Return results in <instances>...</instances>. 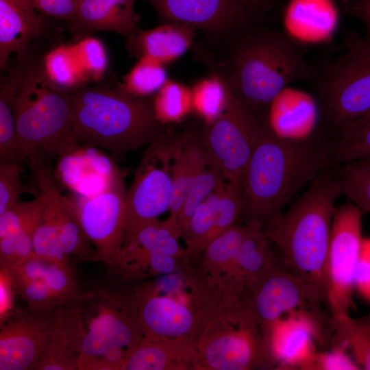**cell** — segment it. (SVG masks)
Segmentation results:
<instances>
[{"label":"cell","mask_w":370,"mask_h":370,"mask_svg":"<svg viewBox=\"0 0 370 370\" xmlns=\"http://www.w3.org/2000/svg\"><path fill=\"white\" fill-rule=\"evenodd\" d=\"M191 104V90L184 85L168 80L158 91L153 102L157 118L161 121L180 119Z\"/></svg>","instance_id":"obj_41"},{"label":"cell","mask_w":370,"mask_h":370,"mask_svg":"<svg viewBox=\"0 0 370 370\" xmlns=\"http://www.w3.org/2000/svg\"><path fill=\"white\" fill-rule=\"evenodd\" d=\"M226 182L221 184L195 209L189 219L183 238L186 243V253L190 260L198 258L207 245L216 238L217 204Z\"/></svg>","instance_id":"obj_30"},{"label":"cell","mask_w":370,"mask_h":370,"mask_svg":"<svg viewBox=\"0 0 370 370\" xmlns=\"http://www.w3.org/2000/svg\"><path fill=\"white\" fill-rule=\"evenodd\" d=\"M219 75L225 85V105L221 114L210 123L204 148L227 181H243L262 125Z\"/></svg>","instance_id":"obj_12"},{"label":"cell","mask_w":370,"mask_h":370,"mask_svg":"<svg viewBox=\"0 0 370 370\" xmlns=\"http://www.w3.org/2000/svg\"><path fill=\"white\" fill-rule=\"evenodd\" d=\"M339 52L314 64L310 79L323 121L334 132L370 111V42L348 30Z\"/></svg>","instance_id":"obj_9"},{"label":"cell","mask_w":370,"mask_h":370,"mask_svg":"<svg viewBox=\"0 0 370 370\" xmlns=\"http://www.w3.org/2000/svg\"><path fill=\"white\" fill-rule=\"evenodd\" d=\"M248 224L236 225L211 241L199 256V267L221 285L236 262Z\"/></svg>","instance_id":"obj_27"},{"label":"cell","mask_w":370,"mask_h":370,"mask_svg":"<svg viewBox=\"0 0 370 370\" xmlns=\"http://www.w3.org/2000/svg\"><path fill=\"white\" fill-rule=\"evenodd\" d=\"M73 47L86 82L101 79L107 68V56L102 43L97 38L86 37Z\"/></svg>","instance_id":"obj_43"},{"label":"cell","mask_w":370,"mask_h":370,"mask_svg":"<svg viewBox=\"0 0 370 370\" xmlns=\"http://www.w3.org/2000/svg\"><path fill=\"white\" fill-rule=\"evenodd\" d=\"M196 350V370L273 369L248 299L224 288Z\"/></svg>","instance_id":"obj_8"},{"label":"cell","mask_w":370,"mask_h":370,"mask_svg":"<svg viewBox=\"0 0 370 370\" xmlns=\"http://www.w3.org/2000/svg\"><path fill=\"white\" fill-rule=\"evenodd\" d=\"M248 302L263 332L279 319L304 317L315 323L329 346L332 314L327 295L291 273L280 260L253 291Z\"/></svg>","instance_id":"obj_11"},{"label":"cell","mask_w":370,"mask_h":370,"mask_svg":"<svg viewBox=\"0 0 370 370\" xmlns=\"http://www.w3.org/2000/svg\"><path fill=\"white\" fill-rule=\"evenodd\" d=\"M347 349L333 346L324 351H316L305 370H359Z\"/></svg>","instance_id":"obj_45"},{"label":"cell","mask_w":370,"mask_h":370,"mask_svg":"<svg viewBox=\"0 0 370 370\" xmlns=\"http://www.w3.org/2000/svg\"><path fill=\"white\" fill-rule=\"evenodd\" d=\"M40 193L45 196L34 240V256L49 262H99L96 249L82 230L69 197L61 194L48 162L28 158Z\"/></svg>","instance_id":"obj_10"},{"label":"cell","mask_w":370,"mask_h":370,"mask_svg":"<svg viewBox=\"0 0 370 370\" xmlns=\"http://www.w3.org/2000/svg\"><path fill=\"white\" fill-rule=\"evenodd\" d=\"M43 280L60 304L75 296L82 289L69 263L46 261Z\"/></svg>","instance_id":"obj_42"},{"label":"cell","mask_w":370,"mask_h":370,"mask_svg":"<svg viewBox=\"0 0 370 370\" xmlns=\"http://www.w3.org/2000/svg\"><path fill=\"white\" fill-rule=\"evenodd\" d=\"M339 21L334 0H288L282 12V32L300 47L328 43Z\"/></svg>","instance_id":"obj_20"},{"label":"cell","mask_w":370,"mask_h":370,"mask_svg":"<svg viewBox=\"0 0 370 370\" xmlns=\"http://www.w3.org/2000/svg\"><path fill=\"white\" fill-rule=\"evenodd\" d=\"M195 29L190 25L169 23L127 37L125 47L138 58H149L161 64L171 62L191 46Z\"/></svg>","instance_id":"obj_26"},{"label":"cell","mask_w":370,"mask_h":370,"mask_svg":"<svg viewBox=\"0 0 370 370\" xmlns=\"http://www.w3.org/2000/svg\"><path fill=\"white\" fill-rule=\"evenodd\" d=\"M166 81V73L162 64L143 58L123 77L119 87L132 95L145 97L158 91Z\"/></svg>","instance_id":"obj_37"},{"label":"cell","mask_w":370,"mask_h":370,"mask_svg":"<svg viewBox=\"0 0 370 370\" xmlns=\"http://www.w3.org/2000/svg\"><path fill=\"white\" fill-rule=\"evenodd\" d=\"M79 145L109 151L115 158L163 136L153 103L119 88L86 84L69 90Z\"/></svg>","instance_id":"obj_7"},{"label":"cell","mask_w":370,"mask_h":370,"mask_svg":"<svg viewBox=\"0 0 370 370\" xmlns=\"http://www.w3.org/2000/svg\"><path fill=\"white\" fill-rule=\"evenodd\" d=\"M341 195L334 168L312 182L288 210L277 213L262 225L267 239L279 248L284 267L319 287L327 297L328 254L336 201Z\"/></svg>","instance_id":"obj_3"},{"label":"cell","mask_w":370,"mask_h":370,"mask_svg":"<svg viewBox=\"0 0 370 370\" xmlns=\"http://www.w3.org/2000/svg\"><path fill=\"white\" fill-rule=\"evenodd\" d=\"M214 74L199 82L191 90V104L210 123L223 112L226 101L225 82L217 73Z\"/></svg>","instance_id":"obj_38"},{"label":"cell","mask_w":370,"mask_h":370,"mask_svg":"<svg viewBox=\"0 0 370 370\" xmlns=\"http://www.w3.org/2000/svg\"><path fill=\"white\" fill-rule=\"evenodd\" d=\"M262 125L243 180V214L247 222L261 226L300 188L339 164L335 137L328 135V127L289 137Z\"/></svg>","instance_id":"obj_1"},{"label":"cell","mask_w":370,"mask_h":370,"mask_svg":"<svg viewBox=\"0 0 370 370\" xmlns=\"http://www.w3.org/2000/svg\"><path fill=\"white\" fill-rule=\"evenodd\" d=\"M335 133L339 164L370 155V111Z\"/></svg>","instance_id":"obj_34"},{"label":"cell","mask_w":370,"mask_h":370,"mask_svg":"<svg viewBox=\"0 0 370 370\" xmlns=\"http://www.w3.org/2000/svg\"><path fill=\"white\" fill-rule=\"evenodd\" d=\"M45 199L40 193L33 200L19 201L0 214V269L12 270L17 236L26 221L42 209Z\"/></svg>","instance_id":"obj_31"},{"label":"cell","mask_w":370,"mask_h":370,"mask_svg":"<svg viewBox=\"0 0 370 370\" xmlns=\"http://www.w3.org/2000/svg\"><path fill=\"white\" fill-rule=\"evenodd\" d=\"M161 24L190 25L215 38L232 40L257 25L263 16L251 0H144Z\"/></svg>","instance_id":"obj_14"},{"label":"cell","mask_w":370,"mask_h":370,"mask_svg":"<svg viewBox=\"0 0 370 370\" xmlns=\"http://www.w3.org/2000/svg\"><path fill=\"white\" fill-rule=\"evenodd\" d=\"M21 169L17 163L0 162V214L19 202L21 194L39 195L23 184Z\"/></svg>","instance_id":"obj_44"},{"label":"cell","mask_w":370,"mask_h":370,"mask_svg":"<svg viewBox=\"0 0 370 370\" xmlns=\"http://www.w3.org/2000/svg\"><path fill=\"white\" fill-rule=\"evenodd\" d=\"M36 10L45 16L64 21L69 25L73 19L77 0H32Z\"/></svg>","instance_id":"obj_46"},{"label":"cell","mask_w":370,"mask_h":370,"mask_svg":"<svg viewBox=\"0 0 370 370\" xmlns=\"http://www.w3.org/2000/svg\"><path fill=\"white\" fill-rule=\"evenodd\" d=\"M263 335L273 369L305 370L317 351L314 343L327 347L315 323L304 317L279 319L263 332Z\"/></svg>","instance_id":"obj_19"},{"label":"cell","mask_w":370,"mask_h":370,"mask_svg":"<svg viewBox=\"0 0 370 370\" xmlns=\"http://www.w3.org/2000/svg\"><path fill=\"white\" fill-rule=\"evenodd\" d=\"M26 160L20 145L8 91L0 84V162L21 164Z\"/></svg>","instance_id":"obj_39"},{"label":"cell","mask_w":370,"mask_h":370,"mask_svg":"<svg viewBox=\"0 0 370 370\" xmlns=\"http://www.w3.org/2000/svg\"><path fill=\"white\" fill-rule=\"evenodd\" d=\"M225 181L222 171L206 151L205 157L190 184L177 218L182 238L195 209Z\"/></svg>","instance_id":"obj_32"},{"label":"cell","mask_w":370,"mask_h":370,"mask_svg":"<svg viewBox=\"0 0 370 370\" xmlns=\"http://www.w3.org/2000/svg\"><path fill=\"white\" fill-rule=\"evenodd\" d=\"M222 75L235 95L260 119L276 95L292 83L310 80L313 65L282 32L257 25L232 40Z\"/></svg>","instance_id":"obj_4"},{"label":"cell","mask_w":370,"mask_h":370,"mask_svg":"<svg viewBox=\"0 0 370 370\" xmlns=\"http://www.w3.org/2000/svg\"><path fill=\"white\" fill-rule=\"evenodd\" d=\"M137 0H77L75 13L69 25L77 35L103 31L130 36L140 33L134 12Z\"/></svg>","instance_id":"obj_24"},{"label":"cell","mask_w":370,"mask_h":370,"mask_svg":"<svg viewBox=\"0 0 370 370\" xmlns=\"http://www.w3.org/2000/svg\"><path fill=\"white\" fill-rule=\"evenodd\" d=\"M361 319L370 325V312L366 316L361 317Z\"/></svg>","instance_id":"obj_51"},{"label":"cell","mask_w":370,"mask_h":370,"mask_svg":"<svg viewBox=\"0 0 370 370\" xmlns=\"http://www.w3.org/2000/svg\"><path fill=\"white\" fill-rule=\"evenodd\" d=\"M4 72L0 84L8 91L27 160L37 156L49 162L77 147L69 90L50 79L42 59L29 53Z\"/></svg>","instance_id":"obj_2"},{"label":"cell","mask_w":370,"mask_h":370,"mask_svg":"<svg viewBox=\"0 0 370 370\" xmlns=\"http://www.w3.org/2000/svg\"><path fill=\"white\" fill-rule=\"evenodd\" d=\"M363 212L349 201L336 207L327 259L328 298L332 315L349 314L363 238Z\"/></svg>","instance_id":"obj_15"},{"label":"cell","mask_w":370,"mask_h":370,"mask_svg":"<svg viewBox=\"0 0 370 370\" xmlns=\"http://www.w3.org/2000/svg\"><path fill=\"white\" fill-rule=\"evenodd\" d=\"M1 308L0 322L3 321L16 310L14 308V293L8 271L0 269Z\"/></svg>","instance_id":"obj_49"},{"label":"cell","mask_w":370,"mask_h":370,"mask_svg":"<svg viewBox=\"0 0 370 370\" xmlns=\"http://www.w3.org/2000/svg\"><path fill=\"white\" fill-rule=\"evenodd\" d=\"M318 119L323 116L312 92L290 85L273 99L260 121L279 135L293 137L294 133L310 135L319 131Z\"/></svg>","instance_id":"obj_23"},{"label":"cell","mask_w":370,"mask_h":370,"mask_svg":"<svg viewBox=\"0 0 370 370\" xmlns=\"http://www.w3.org/2000/svg\"><path fill=\"white\" fill-rule=\"evenodd\" d=\"M125 192L123 179L119 173L101 193L69 197L82 230L97 251L99 262L111 273L125 242Z\"/></svg>","instance_id":"obj_13"},{"label":"cell","mask_w":370,"mask_h":370,"mask_svg":"<svg viewBox=\"0 0 370 370\" xmlns=\"http://www.w3.org/2000/svg\"><path fill=\"white\" fill-rule=\"evenodd\" d=\"M332 328L328 348H346L360 369L370 370V325L361 318L338 314L332 315Z\"/></svg>","instance_id":"obj_29"},{"label":"cell","mask_w":370,"mask_h":370,"mask_svg":"<svg viewBox=\"0 0 370 370\" xmlns=\"http://www.w3.org/2000/svg\"><path fill=\"white\" fill-rule=\"evenodd\" d=\"M345 14L360 19L366 27L365 38L370 42V0H340Z\"/></svg>","instance_id":"obj_48"},{"label":"cell","mask_w":370,"mask_h":370,"mask_svg":"<svg viewBox=\"0 0 370 370\" xmlns=\"http://www.w3.org/2000/svg\"><path fill=\"white\" fill-rule=\"evenodd\" d=\"M342 195L362 212L370 213V155L337 168Z\"/></svg>","instance_id":"obj_33"},{"label":"cell","mask_w":370,"mask_h":370,"mask_svg":"<svg viewBox=\"0 0 370 370\" xmlns=\"http://www.w3.org/2000/svg\"><path fill=\"white\" fill-rule=\"evenodd\" d=\"M177 145L173 154L172 189L169 208L170 216L175 219L206 155L204 147L188 136L184 137Z\"/></svg>","instance_id":"obj_28"},{"label":"cell","mask_w":370,"mask_h":370,"mask_svg":"<svg viewBox=\"0 0 370 370\" xmlns=\"http://www.w3.org/2000/svg\"><path fill=\"white\" fill-rule=\"evenodd\" d=\"M0 370H35L50 338L55 311L16 310L0 322Z\"/></svg>","instance_id":"obj_17"},{"label":"cell","mask_w":370,"mask_h":370,"mask_svg":"<svg viewBox=\"0 0 370 370\" xmlns=\"http://www.w3.org/2000/svg\"><path fill=\"white\" fill-rule=\"evenodd\" d=\"M55 315L79 356V370H95L116 349L129 356L143 336L133 288L113 284L82 288L61 303Z\"/></svg>","instance_id":"obj_6"},{"label":"cell","mask_w":370,"mask_h":370,"mask_svg":"<svg viewBox=\"0 0 370 370\" xmlns=\"http://www.w3.org/2000/svg\"><path fill=\"white\" fill-rule=\"evenodd\" d=\"M45 16L32 0H0V69L3 72L15 61L30 53V47L39 37Z\"/></svg>","instance_id":"obj_21"},{"label":"cell","mask_w":370,"mask_h":370,"mask_svg":"<svg viewBox=\"0 0 370 370\" xmlns=\"http://www.w3.org/2000/svg\"><path fill=\"white\" fill-rule=\"evenodd\" d=\"M180 237L182 233L177 219L169 216L153 221L124 244L112 274L123 281L143 279L148 278L150 265L158 256L189 260Z\"/></svg>","instance_id":"obj_18"},{"label":"cell","mask_w":370,"mask_h":370,"mask_svg":"<svg viewBox=\"0 0 370 370\" xmlns=\"http://www.w3.org/2000/svg\"><path fill=\"white\" fill-rule=\"evenodd\" d=\"M143 336L197 343L223 288L190 261L134 288Z\"/></svg>","instance_id":"obj_5"},{"label":"cell","mask_w":370,"mask_h":370,"mask_svg":"<svg viewBox=\"0 0 370 370\" xmlns=\"http://www.w3.org/2000/svg\"><path fill=\"white\" fill-rule=\"evenodd\" d=\"M45 72L56 85L70 90L86 83L73 46H60L42 58Z\"/></svg>","instance_id":"obj_35"},{"label":"cell","mask_w":370,"mask_h":370,"mask_svg":"<svg viewBox=\"0 0 370 370\" xmlns=\"http://www.w3.org/2000/svg\"><path fill=\"white\" fill-rule=\"evenodd\" d=\"M9 275L16 293L26 303L29 311L37 314H49L59 306V301L49 289L43 277L25 278L10 273Z\"/></svg>","instance_id":"obj_40"},{"label":"cell","mask_w":370,"mask_h":370,"mask_svg":"<svg viewBox=\"0 0 370 370\" xmlns=\"http://www.w3.org/2000/svg\"><path fill=\"white\" fill-rule=\"evenodd\" d=\"M258 11L264 15L276 8L284 0H251Z\"/></svg>","instance_id":"obj_50"},{"label":"cell","mask_w":370,"mask_h":370,"mask_svg":"<svg viewBox=\"0 0 370 370\" xmlns=\"http://www.w3.org/2000/svg\"><path fill=\"white\" fill-rule=\"evenodd\" d=\"M354 287L370 302V239L362 240L356 269Z\"/></svg>","instance_id":"obj_47"},{"label":"cell","mask_w":370,"mask_h":370,"mask_svg":"<svg viewBox=\"0 0 370 370\" xmlns=\"http://www.w3.org/2000/svg\"><path fill=\"white\" fill-rule=\"evenodd\" d=\"M196 344L143 336L125 361L123 370H196Z\"/></svg>","instance_id":"obj_25"},{"label":"cell","mask_w":370,"mask_h":370,"mask_svg":"<svg viewBox=\"0 0 370 370\" xmlns=\"http://www.w3.org/2000/svg\"><path fill=\"white\" fill-rule=\"evenodd\" d=\"M150 145L125 192L124 244L169 208L171 175L165 165L158 164L159 157L155 142Z\"/></svg>","instance_id":"obj_16"},{"label":"cell","mask_w":370,"mask_h":370,"mask_svg":"<svg viewBox=\"0 0 370 370\" xmlns=\"http://www.w3.org/2000/svg\"><path fill=\"white\" fill-rule=\"evenodd\" d=\"M248 230L236 262L221 286L249 299L260 282L280 262L260 224L247 222Z\"/></svg>","instance_id":"obj_22"},{"label":"cell","mask_w":370,"mask_h":370,"mask_svg":"<svg viewBox=\"0 0 370 370\" xmlns=\"http://www.w3.org/2000/svg\"><path fill=\"white\" fill-rule=\"evenodd\" d=\"M79 356L55 315L47 346L35 370H79Z\"/></svg>","instance_id":"obj_36"}]
</instances>
